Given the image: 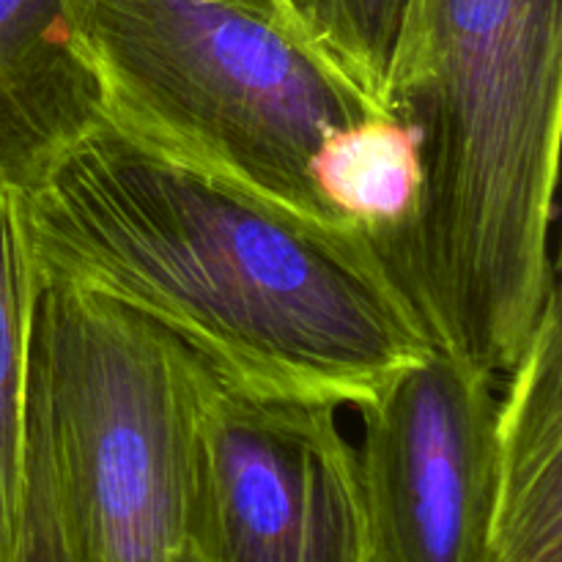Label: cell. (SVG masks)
I'll return each mask as SVG.
<instances>
[{
	"mask_svg": "<svg viewBox=\"0 0 562 562\" xmlns=\"http://www.w3.org/2000/svg\"><path fill=\"white\" fill-rule=\"evenodd\" d=\"M42 285L108 296L252 398L368 409L437 344L366 228H322L99 124L22 190Z\"/></svg>",
	"mask_w": 562,
	"mask_h": 562,
	"instance_id": "6da1fadb",
	"label": "cell"
},
{
	"mask_svg": "<svg viewBox=\"0 0 562 562\" xmlns=\"http://www.w3.org/2000/svg\"><path fill=\"white\" fill-rule=\"evenodd\" d=\"M387 102L423 165L387 263L437 349L497 382L560 291L562 0H409Z\"/></svg>",
	"mask_w": 562,
	"mask_h": 562,
	"instance_id": "7a4b0ae2",
	"label": "cell"
},
{
	"mask_svg": "<svg viewBox=\"0 0 562 562\" xmlns=\"http://www.w3.org/2000/svg\"><path fill=\"white\" fill-rule=\"evenodd\" d=\"M102 121L126 140L322 228H357L311 181L333 132L393 115L261 0H93ZM362 228V225H360Z\"/></svg>",
	"mask_w": 562,
	"mask_h": 562,
	"instance_id": "3957f363",
	"label": "cell"
},
{
	"mask_svg": "<svg viewBox=\"0 0 562 562\" xmlns=\"http://www.w3.org/2000/svg\"><path fill=\"white\" fill-rule=\"evenodd\" d=\"M206 384L209 368L146 316L42 285L27 437L77 562H209Z\"/></svg>",
	"mask_w": 562,
	"mask_h": 562,
	"instance_id": "277c9868",
	"label": "cell"
},
{
	"mask_svg": "<svg viewBox=\"0 0 562 562\" xmlns=\"http://www.w3.org/2000/svg\"><path fill=\"white\" fill-rule=\"evenodd\" d=\"M209 562H368L360 453L333 406L267 401L209 371L203 395Z\"/></svg>",
	"mask_w": 562,
	"mask_h": 562,
	"instance_id": "5b68a950",
	"label": "cell"
},
{
	"mask_svg": "<svg viewBox=\"0 0 562 562\" xmlns=\"http://www.w3.org/2000/svg\"><path fill=\"white\" fill-rule=\"evenodd\" d=\"M494 384L437 349L360 412L368 562L483 560L497 448Z\"/></svg>",
	"mask_w": 562,
	"mask_h": 562,
	"instance_id": "8992f818",
	"label": "cell"
},
{
	"mask_svg": "<svg viewBox=\"0 0 562 562\" xmlns=\"http://www.w3.org/2000/svg\"><path fill=\"white\" fill-rule=\"evenodd\" d=\"M93 0H0V184L25 190L97 130Z\"/></svg>",
	"mask_w": 562,
	"mask_h": 562,
	"instance_id": "52a82bcc",
	"label": "cell"
},
{
	"mask_svg": "<svg viewBox=\"0 0 562 562\" xmlns=\"http://www.w3.org/2000/svg\"><path fill=\"white\" fill-rule=\"evenodd\" d=\"M481 562H562L560 291L497 401L494 499Z\"/></svg>",
	"mask_w": 562,
	"mask_h": 562,
	"instance_id": "ba28073f",
	"label": "cell"
},
{
	"mask_svg": "<svg viewBox=\"0 0 562 562\" xmlns=\"http://www.w3.org/2000/svg\"><path fill=\"white\" fill-rule=\"evenodd\" d=\"M311 181L335 212L368 231L387 261L420 201L423 165L415 124L393 113L333 132L313 154Z\"/></svg>",
	"mask_w": 562,
	"mask_h": 562,
	"instance_id": "9c48e42d",
	"label": "cell"
},
{
	"mask_svg": "<svg viewBox=\"0 0 562 562\" xmlns=\"http://www.w3.org/2000/svg\"><path fill=\"white\" fill-rule=\"evenodd\" d=\"M42 274L22 190L0 184V562H16L27 492V371Z\"/></svg>",
	"mask_w": 562,
	"mask_h": 562,
	"instance_id": "30bf717a",
	"label": "cell"
},
{
	"mask_svg": "<svg viewBox=\"0 0 562 562\" xmlns=\"http://www.w3.org/2000/svg\"><path fill=\"white\" fill-rule=\"evenodd\" d=\"M409 0H311L307 25L318 42L384 108L395 44ZM393 110V108H390Z\"/></svg>",
	"mask_w": 562,
	"mask_h": 562,
	"instance_id": "8fae6325",
	"label": "cell"
},
{
	"mask_svg": "<svg viewBox=\"0 0 562 562\" xmlns=\"http://www.w3.org/2000/svg\"><path fill=\"white\" fill-rule=\"evenodd\" d=\"M16 562H77L64 525H60L58 508H55L47 464H44L36 445L31 442V437H27L25 519H22Z\"/></svg>",
	"mask_w": 562,
	"mask_h": 562,
	"instance_id": "7c38bea8",
	"label": "cell"
},
{
	"mask_svg": "<svg viewBox=\"0 0 562 562\" xmlns=\"http://www.w3.org/2000/svg\"><path fill=\"white\" fill-rule=\"evenodd\" d=\"M261 3L272 5V9L283 11V14L289 16H296V20L307 22V3H311V0H261Z\"/></svg>",
	"mask_w": 562,
	"mask_h": 562,
	"instance_id": "4fadbf2b",
	"label": "cell"
}]
</instances>
